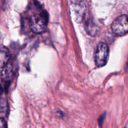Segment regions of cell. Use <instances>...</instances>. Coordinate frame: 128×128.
<instances>
[{
  "instance_id": "obj_1",
  "label": "cell",
  "mask_w": 128,
  "mask_h": 128,
  "mask_svg": "<svg viewBox=\"0 0 128 128\" xmlns=\"http://www.w3.org/2000/svg\"><path fill=\"white\" fill-rule=\"evenodd\" d=\"M48 23V14L46 11L35 14L30 20V28L32 32L41 34L44 32Z\"/></svg>"
},
{
  "instance_id": "obj_2",
  "label": "cell",
  "mask_w": 128,
  "mask_h": 128,
  "mask_svg": "<svg viewBox=\"0 0 128 128\" xmlns=\"http://www.w3.org/2000/svg\"><path fill=\"white\" fill-rule=\"evenodd\" d=\"M70 11L72 19L78 23L82 22L86 16V6L82 0H71Z\"/></svg>"
},
{
  "instance_id": "obj_3",
  "label": "cell",
  "mask_w": 128,
  "mask_h": 128,
  "mask_svg": "<svg viewBox=\"0 0 128 128\" xmlns=\"http://www.w3.org/2000/svg\"><path fill=\"white\" fill-rule=\"evenodd\" d=\"M109 49L108 45L105 42H100L97 46L95 52V63L98 68L102 67L106 64L108 60Z\"/></svg>"
},
{
  "instance_id": "obj_4",
  "label": "cell",
  "mask_w": 128,
  "mask_h": 128,
  "mask_svg": "<svg viewBox=\"0 0 128 128\" xmlns=\"http://www.w3.org/2000/svg\"><path fill=\"white\" fill-rule=\"evenodd\" d=\"M111 28L116 36H122L127 34L128 31L127 15H121L117 18L112 22Z\"/></svg>"
},
{
  "instance_id": "obj_5",
  "label": "cell",
  "mask_w": 128,
  "mask_h": 128,
  "mask_svg": "<svg viewBox=\"0 0 128 128\" xmlns=\"http://www.w3.org/2000/svg\"><path fill=\"white\" fill-rule=\"evenodd\" d=\"M14 76V68L12 64L8 62L3 67L1 72V78L4 82H10Z\"/></svg>"
},
{
  "instance_id": "obj_6",
  "label": "cell",
  "mask_w": 128,
  "mask_h": 128,
  "mask_svg": "<svg viewBox=\"0 0 128 128\" xmlns=\"http://www.w3.org/2000/svg\"><path fill=\"white\" fill-rule=\"evenodd\" d=\"M11 55L7 48L0 46V68H3L8 62Z\"/></svg>"
},
{
  "instance_id": "obj_7",
  "label": "cell",
  "mask_w": 128,
  "mask_h": 128,
  "mask_svg": "<svg viewBox=\"0 0 128 128\" xmlns=\"http://www.w3.org/2000/svg\"><path fill=\"white\" fill-rule=\"evenodd\" d=\"M9 111L8 102L6 98H2L0 100V115L6 116Z\"/></svg>"
},
{
  "instance_id": "obj_8",
  "label": "cell",
  "mask_w": 128,
  "mask_h": 128,
  "mask_svg": "<svg viewBox=\"0 0 128 128\" xmlns=\"http://www.w3.org/2000/svg\"><path fill=\"white\" fill-rule=\"evenodd\" d=\"M86 30H87L88 34H91V36H94L97 32L98 29L94 22L89 21L86 23Z\"/></svg>"
},
{
  "instance_id": "obj_9",
  "label": "cell",
  "mask_w": 128,
  "mask_h": 128,
  "mask_svg": "<svg viewBox=\"0 0 128 128\" xmlns=\"http://www.w3.org/2000/svg\"><path fill=\"white\" fill-rule=\"evenodd\" d=\"M8 125L6 121H5L3 118H0V128H7Z\"/></svg>"
},
{
  "instance_id": "obj_10",
  "label": "cell",
  "mask_w": 128,
  "mask_h": 128,
  "mask_svg": "<svg viewBox=\"0 0 128 128\" xmlns=\"http://www.w3.org/2000/svg\"><path fill=\"white\" fill-rule=\"evenodd\" d=\"M4 3L5 4H7L8 2H10V1H11V0H4Z\"/></svg>"
},
{
  "instance_id": "obj_11",
  "label": "cell",
  "mask_w": 128,
  "mask_h": 128,
  "mask_svg": "<svg viewBox=\"0 0 128 128\" xmlns=\"http://www.w3.org/2000/svg\"><path fill=\"white\" fill-rule=\"evenodd\" d=\"M2 34H1V32H0V42H1V41H2Z\"/></svg>"
}]
</instances>
